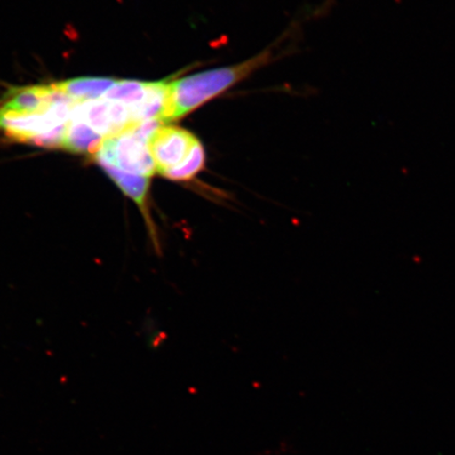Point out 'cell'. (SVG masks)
<instances>
[{
    "mask_svg": "<svg viewBox=\"0 0 455 455\" xmlns=\"http://www.w3.org/2000/svg\"><path fill=\"white\" fill-rule=\"evenodd\" d=\"M117 83L114 78L82 77L51 84L57 92L76 102L95 100L101 98Z\"/></svg>",
    "mask_w": 455,
    "mask_h": 455,
    "instance_id": "ba28073f",
    "label": "cell"
},
{
    "mask_svg": "<svg viewBox=\"0 0 455 455\" xmlns=\"http://www.w3.org/2000/svg\"><path fill=\"white\" fill-rule=\"evenodd\" d=\"M151 83L139 81H118L107 91L104 100L122 102L128 107L140 104L147 98Z\"/></svg>",
    "mask_w": 455,
    "mask_h": 455,
    "instance_id": "8fae6325",
    "label": "cell"
},
{
    "mask_svg": "<svg viewBox=\"0 0 455 455\" xmlns=\"http://www.w3.org/2000/svg\"><path fill=\"white\" fill-rule=\"evenodd\" d=\"M57 91L49 85L14 88L9 91L0 110L17 114L42 113L53 104Z\"/></svg>",
    "mask_w": 455,
    "mask_h": 455,
    "instance_id": "8992f818",
    "label": "cell"
},
{
    "mask_svg": "<svg viewBox=\"0 0 455 455\" xmlns=\"http://www.w3.org/2000/svg\"><path fill=\"white\" fill-rule=\"evenodd\" d=\"M98 132L79 119L71 118L67 124L64 149L79 155L95 156L104 141Z\"/></svg>",
    "mask_w": 455,
    "mask_h": 455,
    "instance_id": "9c48e42d",
    "label": "cell"
},
{
    "mask_svg": "<svg viewBox=\"0 0 455 455\" xmlns=\"http://www.w3.org/2000/svg\"><path fill=\"white\" fill-rule=\"evenodd\" d=\"M76 104V100L59 92L53 104L42 113L17 114L0 110V129L10 139L31 144L37 136L69 123Z\"/></svg>",
    "mask_w": 455,
    "mask_h": 455,
    "instance_id": "3957f363",
    "label": "cell"
},
{
    "mask_svg": "<svg viewBox=\"0 0 455 455\" xmlns=\"http://www.w3.org/2000/svg\"><path fill=\"white\" fill-rule=\"evenodd\" d=\"M271 60L272 51L265 50L240 64L215 68L169 82L163 122L167 124L187 116L269 64Z\"/></svg>",
    "mask_w": 455,
    "mask_h": 455,
    "instance_id": "6da1fadb",
    "label": "cell"
},
{
    "mask_svg": "<svg viewBox=\"0 0 455 455\" xmlns=\"http://www.w3.org/2000/svg\"><path fill=\"white\" fill-rule=\"evenodd\" d=\"M206 166V151L201 142L198 140L183 163L163 175V178L186 183L195 180Z\"/></svg>",
    "mask_w": 455,
    "mask_h": 455,
    "instance_id": "30bf717a",
    "label": "cell"
},
{
    "mask_svg": "<svg viewBox=\"0 0 455 455\" xmlns=\"http://www.w3.org/2000/svg\"><path fill=\"white\" fill-rule=\"evenodd\" d=\"M71 118L89 124L105 139L121 134L134 124L128 106L108 100L77 102L73 107Z\"/></svg>",
    "mask_w": 455,
    "mask_h": 455,
    "instance_id": "277c9868",
    "label": "cell"
},
{
    "mask_svg": "<svg viewBox=\"0 0 455 455\" xmlns=\"http://www.w3.org/2000/svg\"><path fill=\"white\" fill-rule=\"evenodd\" d=\"M94 158L100 167L111 166L130 174L151 179L157 173L149 141L131 129L106 138Z\"/></svg>",
    "mask_w": 455,
    "mask_h": 455,
    "instance_id": "7a4b0ae2",
    "label": "cell"
},
{
    "mask_svg": "<svg viewBox=\"0 0 455 455\" xmlns=\"http://www.w3.org/2000/svg\"><path fill=\"white\" fill-rule=\"evenodd\" d=\"M102 169L110 176V179L123 191L124 195L132 199L138 204L142 215H144L147 227L149 228L153 238L156 240V228L153 226L149 212V203H148L151 179L146 178V176L123 172V171L111 166H102Z\"/></svg>",
    "mask_w": 455,
    "mask_h": 455,
    "instance_id": "52a82bcc",
    "label": "cell"
},
{
    "mask_svg": "<svg viewBox=\"0 0 455 455\" xmlns=\"http://www.w3.org/2000/svg\"><path fill=\"white\" fill-rule=\"evenodd\" d=\"M198 140L190 131L164 124L149 140L156 172L163 176L168 171L178 167L189 156Z\"/></svg>",
    "mask_w": 455,
    "mask_h": 455,
    "instance_id": "5b68a950",
    "label": "cell"
}]
</instances>
